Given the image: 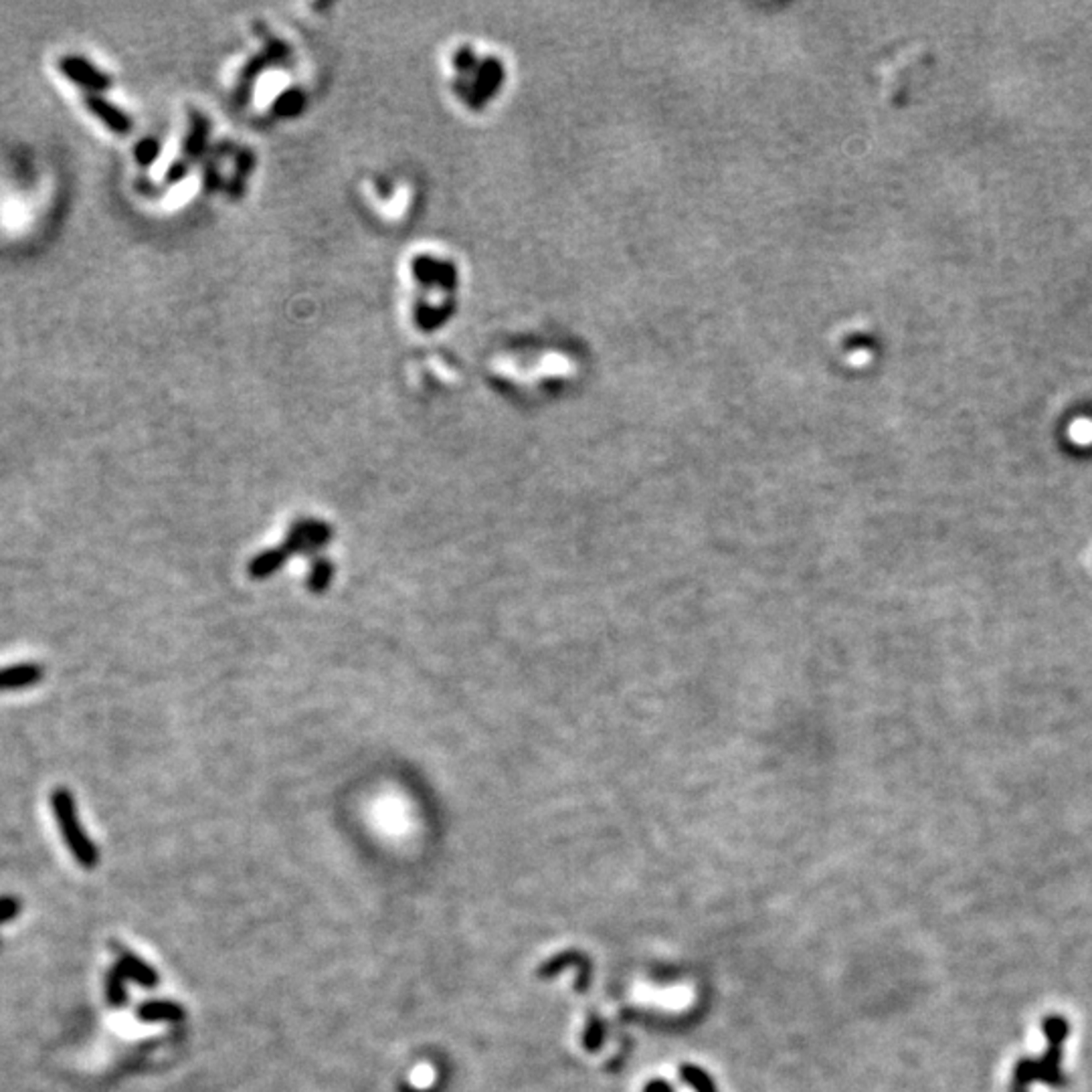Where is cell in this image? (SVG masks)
<instances>
[{
  "instance_id": "cell-1",
  "label": "cell",
  "mask_w": 1092,
  "mask_h": 1092,
  "mask_svg": "<svg viewBox=\"0 0 1092 1092\" xmlns=\"http://www.w3.org/2000/svg\"><path fill=\"white\" fill-rule=\"evenodd\" d=\"M51 809L55 813V819L59 821V829L65 844L69 846L77 862L86 868H94L98 864V850L86 836V831L81 829L76 798L63 788L53 789Z\"/></svg>"
},
{
  "instance_id": "cell-2",
  "label": "cell",
  "mask_w": 1092,
  "mask_h": 1092,
  "mask_svg": "<svg viewBox=\"0 0 1092 1092\" xmlns=\"http://www.w3.org/2000/svg\"><path fill=\"white\" fill-rule=\"evenodd\" d=\"M567 965H575V969H579L575 987L579 994H587L591 987V981H593V963H591V959L585 955V953L564 951V953H561V955H554L552 959H549L546 963H542L539 967V977L551 979L554 975H559Z\"/></svg>"
},
{
  "instance_id": "cell-3",
  "label": "cell",
  "mask_w": 1092,
  "mask_h": 1092,
  "mask_svg": "<svg viewBox=\"0 0 1092 1092\" xmlns=\"http://www.w3.org/2000/svg\"><path fill=\"white\" fill-rule=\"evenodd\" d=\"M45 678V668L36 662H21L0 668V692L31 688Z\"/></svg>"
},
{
  "instance_id": "cell-4",
  "label": "cell",
  "mask_w": 1092,
  "mask_h": 1092,
  "mask_svg": "<svg viewBox=\"0 0 1092 1092\" xmlns=\"http://www.w3.org/2000/svg\"><path fill=\"white\" fill-rule=\"evenodd\" d=\"M59 69L67 76L71 81H76L77 86L88 88L91 91L96 89H106L109 86V79L106 76H101L98 69L91 67V65L81 59V57H63L59 63Z\"/></svg>"
},
{
  "instance_id": "cell-5",
  "label": "cell",
  "mask_w": 1092,
  "mask_h": 1092,
  "mask_svg": "<svg viewBox=\"0 0 1092 1092\" xmlns=\"http://www.w3.org/2000/svg\"><path fill=\"white\" fill-rule=\"evenodd\" d=\"M118 967L122 969V974L126 975V979H132L136 984H140L146 989H152L159 985V974L156 971L144 963L140 957H136L134 953L129 951H119V961Z\"/></svg>"
},
{
  "instance_id": "cell-6",
  "label": "cell",
  "mask_w": 1092,
  "mask_h": 1092,
  "mask_svg": "<svg viewBox=\"0 0 1092 1092\" xmlns=\"http://www.w3.org/2000/svg\"><path fill=\"white\" fill-rule=\"evenodd\" d=\"M138 1017L148 1024H179L184 1020V1010L177 1002L169 999H156V1002H146L138 1010Z\"/></svg>"
},
{
  "instance_id": "cell-7",
  "label": "cell",
  "mask_w": 1092,
  "mask_h": 1092,
  "mask_svg": "<svg viewBox=\"0 0 1092 1092\" xmlns=\"http://www.w3.org/2000/svg\"><path fill=\"white\" fill-rule=\"evenodd\" d=\"M86 106L89 108L91 114H96L101 122L106 126H109L114 129V132H128L129 129V119L119 112L118 108H114L112 104H108L106 99H101L98 96H88L86 98Z\"/></svg>"
},
{
  "instance_id": "cell-8",
  "label": "cell",
  "mask_w": 1092,
  "mask_h": 1092,
  "mask_svg": "<svg viewBox=\"0 0 1092 1092\" xmlns=\"http://www.w3.org/2000/svg\"><path fill=\"white\" fill-rule=\"evenodd\" d=\"M605 1035H607V1024L603 1017L595 1012L589 1014L585 1032H582V1046H585L589 1052H597L601 1046H603Z\"/></svg>"
},
{
  "instance_id": "cell-9",
  "label": "cell",
  "mask_w": 1092,
  "mask_h": 1092,
  "mask_svg": "<svg viewBox=\"0 0 1092 1092\" xmlns=\"http://www.w3.org/2000/svg\"><path fill=\"white\" fill-rule=\"evenodd\" d=\"M680 1077L696 1092H718L715 1080L708 1077V1072L694 1066V1064H684L680 1068Z\"/></svg>"
},
{
  "instance_id": "cell-10",
  "label": "cell",
  "mask_w": 1092,
  "mask_h": 1092,
  "mask_svg": "<svg viewBox=\"0 0 1092 1092\" xmlns=\"http://www.w3.org/2000/svg\"><path fill=\"white\" fill-rule=\"evenodd\" d=\"M126 981H128L126 975L122 974V969H119L118 965L109 971L108 981H106V994H108L109 1004H112L114 1007H119L126 1004V997H128Z\"/></svg>"
},
{
  "instance_id": "cell-11",
  "label": "cell",
  "mask_w": 1092,
  "mask_h": 1092,
  "mask_svg": "<svg viewBox=\"0 0 1092 1092\" xmlns=\"http://www.w3.org/2000/svg\"><path fill=\"white\" fill-rule=\"evenodd\" d=\"M282 561H285V552H283V551H275V552H267V554H262V557H259V559L253 562V567H252L253 575H255V577H265V575H270V572H273V571L277 569V564H280Z\"/></svg>"
},
{
  "instance_id": "cell-12",
  "label": "cell",
  "mask_w": 1092,
  "mask_h": 1092,
  "mask_svg": "<svg viewBox=\"0 0 1092 1092\" xmlns=\"http://www.w3.org/2000/svg\"><path fill=\"white\" fill-rule=\"evenodd\" d=\"M330 572H332V571H330V567H328V562H320V567L316 569V579H312V582H314V589H322V587H324V582L328 581Z\"/></svg>"
},
{
  "instance_id": "cell-13",
  "label": "cell",
  "mask_w": 1092,
  "mask_h": 1092,
  "mask_svg": "<svg viewBox=\"0 0 1092 1092\" xmlns=\"http://www.w3.org/2000/svg\"><path fill=\"white\" fill-rule=\"evenodd\" d=\"M154 152H156V144H152V142H144V144H140V148H138V152H136V154H138V159H140V162H142V164H148V162L152 160Z\"/></svg>"
},
{
  "instance_id": "cell-14",
  "label": "cell",
  "mask_w": 1092,
  "mask_h": 1092,
  "mask_svg": "<svg viewBox=\"0 0 1092 1092\" xmlns=\"http://www.w3.org/2000/svg\"><path fill=\"white\" fill-rule=\"evenodd\" d=\"M644 1092H674V1088L670 1087V1082H665L662 1078L658 1080H650L647 1082V1087L644 1088Z\"/></svg>"
}]
</instances>
